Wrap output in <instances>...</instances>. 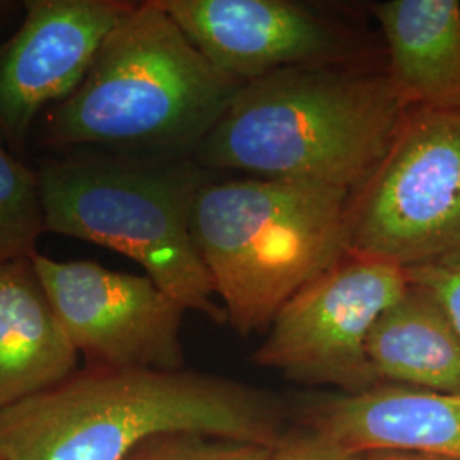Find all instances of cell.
<instances>
[{"mask_svg":"<svg viewBox=\"0 0 460 460\" xmlns=\"http://www.w3.org/2000/svg\"><path fill=\"white\" fill-rule=\"evenodd\" d=\"M408 287L406 270L348 254L279 309L252 360L298 384L367 393L380 384L367 353L370 331Z\"/></svg>","mask_w":460,"mask_h":460,"instance_id":"52a82bcc","label":"cell"},{"mask_svg":"<svg viewBox=\"0 0 460 460\" xmlns=\"http://www.w3.org/2000/svg\"><path fill=\"white\" fill-rule=\"evenodd\" d=\"M45 232L38 172L0 146V263L33 260Z\"/></svg>","mask_w":460,"mask_h":460,"instance_id":"9a60e30c","label":"cell"},{"mask_svg":"<svg viewBox=\"0 0 460 460\" xmlns=\"http://www.w3.org/2000/svg\"><path fill=\"white\" fill-rule=\"evenodd\" d=\"M212 66L239 84L285 68L328 66L340 34L314 11L287 0H159Z\"/></svg>","mask_w":460,"mask_h":460,"instance_id":"30bf717a","label":"cell"},{"mask_svg":"<svg viewBox=\"0 0 460 460\" xmlns=\"http://www.w3.org/2000/svg\"><path fill=\"white\" fill-rule=\"evenodd\" d=\"M243 84L220 74L159 0L132 4L83 84L51 106L45 142L176 157L198 148Z\"/></svg>","mask_w":460,"mask_h":460,"instance_id":"3957f363","label":"cell"},{"mask_svg":"<svg viewBox=\"0 0 460 460\" xmlns=\"http://www.w3.org/2000/svg\"><path fill=\"white\" fill-rule=\"evenodd\" d=\"M77 353L33 260L0 263V411L74 376Z\"/></svg>","mask_w":460,"mask_h":460,"instance_id":"7c38bea8","label":"cell"},{"mask_svg":"<svg viewBox=\"0 0 460 460\" xmlns=\"http://www.w3.org/2000/svg\"><path fill=\"white\" fill-rule=\"evenodd\" d=\"M346 247L411 270L460 256V110L412 106L348 201Z\"/></svg>","mask_w":460,"mask_h":460,"instance_id":"8992f818","label":"cell"},{"mask_svg":"<svg viewBox=\"0 0 460 460\" xmlns=\"http://www.w3.org/2000/svg\"><path fill=\"white\" fill-rule=\"evenodd\" d=\"M271 448L198 433H169L138 445L125 460H270Z\"/></svg>","mask_w":460,"mask_h":460,"instance_id":"2e32d148","label":"cell"},{"mask_svg":"<svg viewBox=\"0 0 460 460\" xmlns=\"http://www.w3.org/2000/svg\"><path fill=\"white\" fill-rule=\"evenodd\" d=\"M198 433L273 448V397L188 370L87 365L58 385L0 411L5 460H125L159 435Z\"/></svg>","mask_w":460,"mask_h":460,"instance_id":"6da1fadb","label":"cell"},{"mask_svg":"<svg viewBox=\"0 0 460 460\" xmlns=\"http://www.w3.org/2000/svg\"><path fill=\"white\" fill-rule=\"evenodd\" d=\"M349 195L266 178L199 184L191 235L239 334L270 328L292 296L345 260Z\"/></svg>","mask_w":460,"mask_h":460,"instance_id":"277c9868","label":"cell"},{"mask_svg":"<svg viewBox=\"0 0 460 460\" xmlns=\"http://www.w3.org/2000/svg\"><path fill=\"white\" fill-rule=\"evenodd\" d=\"M410 108L387 70L285 68L237 91L197 148L198 163L353 193L391 147Z\"/></svg>","mask_w":460,"mask_h":460,"instance_id":"7a4b0ae2","label":"cell"},{"mask_svg":"<svg viewBox=\"0 0 460 460\" xmlns=\"http://www.w3.org/2000/svg\"><path fill=\"white\" fill-rule=\"evenodd\" d=\"M367 353L380 384L460 394V334L442 305L416 285L378 317Z\"/></svg>","mask_w":460,"mask_h":460,"instance_id":"5bb4252c","label":"cell"},{"mask_svg":"<svg viewBox=\"0 0 460 460\" xmlns=\"http://www.w3.org/2000/svg\"><path fill=\"white\" fill-rule=\"evenodd\" d=\"M408 281L427 290L450 317L460 334V256L445 263L406 270Z\"/></svg>","mask_w":460,"mask_h":460,"instance_id":"ac0fdd59","label":"cell"},{"mask_svg":"<svg viewBox=\"0 0 460 460\" xmlns=\"http://www.w3.org/2000/svg\"><path fill=\"white\" fill-rule=\"evenodd\" d=\"M370 452L341 444L313 428L285 431L271 448L270 460H368Z\"/></svg>","mask_w":460,"mask_h":460,"instance_id":"e0dca14e","label":"cell"},{"mask_svg":"<svg viewBox=\"0 0 460 460\" xmlns=\"http://www.w3.org/2000/svg\"><path fill=\"white\" fill-rule=\"evenodd\" d=\"M33 264L68 340L89 365L182 370L184 309L147 275L40 252Z\"/></svg>","mask_w":460,"mask_h":460,"instance_id":"ba28073f","label":"cell"},{"mask_svg":"<svg viewBox=\"0 0 460 460\" xmlns=\"http://www.w3.org/2000/svg\"><path fill=\"white\" fill-rule=\"evenodd\" d=\"M47 232L113 249L146 270L184 311L227 323L198 254L190 214L193 165L111 152H75L40 165Z\"/></svg>","mask_w":460,"mask_h":460,"instance_id":"5b68a950","label":"cell"},{"mask_svg":"<svg viewBox=\"0 0 460 460\" xmlns=\"http://www.w3.org/2000/svg\"><path fill=\"white\" fill-rule=\"evenodd\" d=\"M0 460H5V459H4V457H0Z\"/></svg>","mask_w":460,"mask_h":460,"instance_id":"ffe728a7","label":"cell"},{"mask_svg":"<svg viewBox=\"0 0 460 460\" xmlns=\"http://www.w3.org/2000/svg\"><path fill=\"white\" fill-rule=\"evenodd\" d=\"M374 14L387 43V74L404 101L460 110V2L389 0Z\"/></svg>","mask_w":460,"mask_h":460,"instance_id":"4fadbf2b","label":"cell"},{"mask_svg":"<svg viewBox=\"0 0 460 460\" xmlns=\"http://www.w3.org/2000/svg\"><path fill=\"white\" fill-rule=\"evenodd\" d=\"M119 0H33L0 49V130L21 148L36 116L68 98L130 9Z\"/></svg>","mask_w":460,"mask_h":460,"instance_id":"9c48e42d","label":"cell"},{"mask_svg":"<svg viewBox=\"0 0 460 460\" xmlns=\"http://www.w3.org/2000/svg\"><path fill=\"white\" fill-rule=\"evenodd\" d=\"M302 425L358 450H404L460 460V394L394 384L332 394L304 408Z\"/></svg>","mask_w":460,"mask_h":460,"instance_id":"8fae6325","label":"cell"},{"mask_svg":"<svg viewBox=\"0 0 460 460\" xmlns=\"http://www.w3.org/2000/svg\"><path fill=\"white\" fill-rule=\"evenodd\" d=\"M368 460H447L418 452H404V450H374L370 452Z\"/></svg>","mask_w":460,"mask_h":460,"instance_id":"d6986e66","label":"cell"}]
</instances>
